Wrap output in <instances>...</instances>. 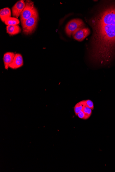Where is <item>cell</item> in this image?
I'll use <instances>...</instances> for the list:
<instances>
[{
    "label": "cell",
    "instance_id": "277c9868",
    "mask_svg": "<svg viewBox=\"0 0 115 172\" xmlns=\"http://www.w3.org/2000/svg\"><path fill=\"white\" fill-rule=\"evenodd\" d=\"M38 14L35 15L22 23L24 33L27 35L31 34L35 30L37 26Z\"/></svg>",
    "mask_w": 115,
    "mask_h": 172
},
{
    "label": "cell",
    "instance_id": "4fadbf2b",
    "mask_svg": "<svg viewBox=\"0 0 115 172\" xmlns=\"http://www.w3.org/2000/svg\"><path fill=\"white\" fill-rule=\"evenodd\" d=\"M82 110L85 113V120L89 118L92 114V110L86 106H84L83 109Z\"/></svg>",
    "mask_w": 115,
    "mask_h": 172
},
{
    "label": "cell",
    "instance_id": "5b68a950",
    "mask_svg": "<svg viewBox=\"0 0 115 172\" xmlns=\"http://www.w3.org/2000/svg\"><path fill=\"white\" fill-rule=\"evenodd\" d=\"M90 34V30L88 28L84 27L79 29L72 36L75 40L78 41H83Z\"/></svg>",
    "mask_w": 115,
    "mask_h": 172
},
{
    "label": "cell",
    "instance_id": "5bb4252c",
    "mask_svg": "<svg viewBox=\"0 0 115 172\" xmlns=\"http://www.w3.org/2000/svg\"><path fill=\"white\" fill-rule=\"evenodd\" d=\"M83 104L88 107L91 108L92 110H93L94 108V104L93 102L90 100H82Z\"/></svg>",
    "mask_w": 115,
    "mask_h": 172
},
{
    "label": "cell",
    "instance_id": "9a60e30c",
    "mask_svg": "<svg viewBox=\"0 0 115 172\" xmlns=\"http://www.w3.org/2000/svg\"><path fill=\"white\" fill-rule=\"evenodd\" d=\"M77 116L81 119L85 120V115L83 110L79 113Z\"/></svg>",
    "mask_w": 115,
    "mask_h": 172
},
{
    "label": "cell",
    "instance_id": "52a82bcc",
    "mask_svg": "<svg viewBox=\"0 0 115 172\" xmlns=\"http://www.w3.org/2000/svg\"><path fill=\"white\" fill-rule=\"evenodd\" d=\"M24 64L23 59L20 54H16L12 63L10 65L9 67L12 69H17L22 67Z\"/></svg>",
    "mask_w": 115,
    "mask_h": 172
},
{
    "label": "cell",
    "instance_id": "9c48e42d",
    "mask_svg": "<svg viewBox=\"0 0 115 172\" xmlns=\"http://www.w3.org/2000/svg\"><path fill=\"white\" fill-rule=\"evenodd\" d=\"M6 30L7 33L11 35L18 34L21 31V29L18 25H7Z\"/></svg>",
    "mask_w": 115,
    "mask_h": 172
},
{
    "label": "cell",
    "instance_id": "6da1fadb",
    "mask_svg": "<svg viewBox=\"0 0 115 172\" xmlns=\"http://www.w3.org/2000/svg\"><path fill=\"white\" fill-rule=\"evenodd\" d=\"M93 30L90 56L102 65L110 64L115 51V3L104 6L90 20Z\"/></svg>",
    "mask_w": 115,
    "mask_h": 172
},
{
    "label": "cell",
    "instance_id": "7a4b0ae2",
    "mask_svg": "<svg viewBox=\"0 0 115 172\" xmlns=\"http://www.w3.org/2000/svg\"><path fill=\"white\" fill-rule=\"evenodd\" d=\"M26 6L20 16L21 22L38 14L37 10L35 7L34 3L31 1H26Z\"/></svg>",
    "mask_w": 115,
    "mask_h": 172
},
{
    "label": "cell",
    "instance_id": "8fae6325",
    "mask_svg": "<svg viewBox=\"0 0 115 172\" xmlns=\"http://www.w3.org/2000/svg\"><path fill=\"white\" fill-rule=\"evenodd\" d=\"M20 21L18 19L15 18H9L5 21V24L7 25H17L19 24Z\"/></svg>",
    "mask_w": 115,
    "mask_h": 172
},
{
    "label": "cell",
    "instance_id": "30bf717a",
    "mask_svg": "<svg viewBox=\"0 0 115 172\" xmlns=\"http://www.w3.org/2000/svg\"><path fill=\"white\" fill-rule=\"evenodd\" d=\"M11 11L8 8H5L0 11V17L1 20L5 22L7 19L11 17Z\"/></svg>",
    "mask_w": 115,
    "mask_h": 172
},
{
    "label": "cell",
    "instance_id": "3957f363",
    "mask_svg": "<svg viewBox=\"0 0 115 172\" xmlns=\"http://www.w3.org/2000/svg\"><path fill=\"white\" fill-rule=\"evenodd\" d=\"M84 23L81 19H74L69 21L66 25L65 31L68 36L71 35L79 29L85 27Z\"/></svg>",
    "mask_w": 115,
    "mask_h": 172
},
{
    "label": "cell",
    "instance_id": "7c38bea8",
    "mask_svg": "<svg viewBox=\"0 0 115 172\" xmlns=\"http://www.w3.org/2000/svg\"><path fill=\"white\" fill-rule=\"evenodd\" d=\"M84 106L82 101L78 102L75 105L74 109L75 115H77L78 113L82 111Z\"/></svg>",
    "mask_w": 115,
    "mask_h": 172
},
{
    "label": "cell",
    "instance_id": "ba28073f",
    "mask_svg": "<svg viewBox=\"0 0 115 172\" xmlns=\"http://www.w3.org/2000/svg\"><path fill=\"white\" fill-rule=\"evenodd\" d=\"M15 54L12 52H8L4 55L3 60L4 61L5 69L7 70L10 65L12 62Z\"/></svg>",
    "mask_w": 115,
    "mask_h": 172
},
{
    "label": "cell",
    "instance_id": "8992f818",
    "mask_svg": "<svg viewBox=\"0 0 115 172\" xmlns=\"http://www.w3.org/2000/svg\"><path fill=\"white\" fill-rule=\"evenodd\" d=\"M25 6L26 3L23 0H21L16 2L12 8L13 16L17 19L21 16Z\"/></svg>",
    "mask_w": 115,
    "mask_h": 172
}]
</instances>
